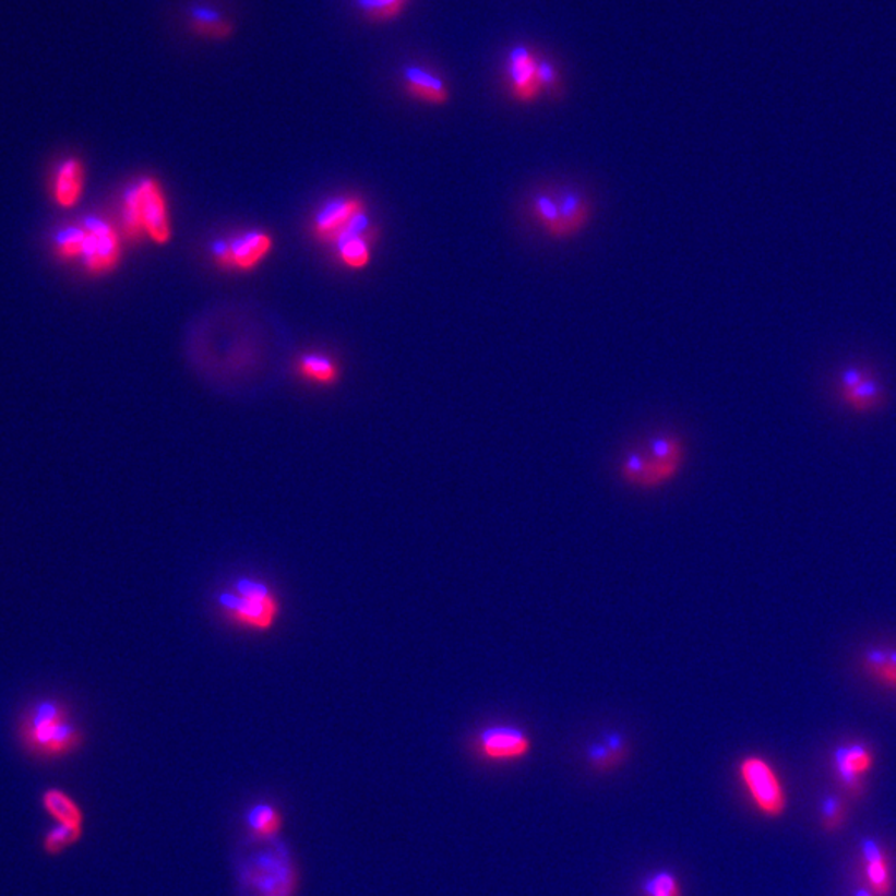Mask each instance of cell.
Wrapping results in <instances>:
<instances>
[{
    "label": "cell",
    "instance_id": "cell-1",
    "mask_svg": "<svg viewBox=\"0 0 896 896\" xmlns=\"http://www.w3.org/2000/svg\"><path fill=\"white\" fill-rule=\"evenodd\" d=\"M17 739L31 757L59 761L79 751L85 738L65 701L44 697L22 710L17 722Z\"/></svg>",
    "mask_w": 896,
    "mask_h": 896
},
{
    "label": "cell",
    "instance_id": "cell-2",
    "mask_svg": "<svg viewBox=\"0 0 896 896\" xmlns=\"http://www.w3.org/2000/svg\"><path fill=\"white\" fill-rule=\"evenodd\" d=\"M219 617L248 633H270L279 623L283 602L271 583L256 576H239L216 593Z\"/></svg>",
    "mask_w": 896,
    "mask_h": 896
},
{
    "label": "cell",
    "instance_id": "cell-3",
    "mask_svg": "<svg viewBox=\"0 0 896 896\" xmlns=\"http://www.w3.org/2000/svg\"><path fill=\"white\" fill-rule=\"evenodd\" d=\"M121 218L130 241H139L146 235L163 247L170 242L174 235L167 196L155 178H143L127 190Z\"/></svg>",
    "mask_w": 896,
    "mask_h": 896
},
{
    "label": "cell",
    "instance_id": "cell-4",
    "mask_svg": "<svg viewBox=\"0 0 896 896\" xmlns=\"http://www.w3.org/2000/svg\"><path fill=\"white\" fill-rule=\"evenodd\" d=\"M685 461V446L676 435L650 439L646 451H634L620 465L623 481L631 487L655 490L678 477Z\"/></svg>",
    "mask_w": 896,
    "mask_h": 896
},
{
    "label": "cell",
    "instance_id": "cell-5",
    "mask_svg": "<svg viewBox=\"0 0 896 896\" xmlns=\"http://www.w3.org/2000/svg\"><path fill=\"white\" fill-rule=\"evenodd\" d=\"M244 896H295L298 875L280 844L251 855L239 869Z\"/></svg>",
    "mask_w": 896,
    "mask_h": 896
},
{
    "label": "cell",
    "instance_id": "cell-6",
    "mask_svg": "<svg viewBox=\"0 0 896 896\" xmlns=\"http://www.w3.org/2000/svg\"><path fill=\"white\" fill-rule=\"evenodd\" d=\"M739 777L755 809L768 819H780L787 812L789 799L776 768L761 755H745L739 762Z\"/></svg>",
    "mask_w": 896,
    "mask_h": 896
},
{
    "label": "cell",
    "instance_id": "cell-7",
    "mask_svg": "<svg viewBox=\"0 0 896 896\" xmlns=\"http://www.w3.org/2000/svg\"><path fill=\"white\" fill-rule=\"evenodd\" d=\"M369 222L366 206L359 198H337L330 201L315 215L312 232L322 242L337 244L341 239L354 232H368Z\"/></svg>",
    "mask_w": 896,
    "mask_h": 896
},
{
    "label": "cell",
    "instance_id": "cell-8",
    "mask_svg": "<svg viewBox=\"0 0 896 896\" xmlns=\"http://www.w3.org/2000/svg\"><path fill=\"white\" fill-rule=\"evenodd\" d=\"M85 231L84 253L80 260L91 273L114 271L121 260V241L117 229L100 216H88L82 223Z\"/></svg>",
    "mask_w": 896,
    "mask_h": 896
},
{
    "label": "cell",
    "instance_id": "cell-9",
    "mask_svg": "<svg viewBox=\"0 0 896 896\" xmlns=\"http://www.w3.org/2000/svg\"><path fill=\"white\" fill-rule=\"evenodd\" d=\"M543 59L535 56L526 47L518 46L510 52L506 59V87L510 97L519 105L537 104L545 95L543 79H541Z\"/></svg>",
    "mask_w": 896,
    "mask_h": 896
},
{
    "label": "cell",
    "instance_id": "cell-10",
    "mask_svg": "<svg viewBox=\"0 0 896 896\" xmlns=\"http://www.w3.org/2000/svg\"><path fill=\"white\" fill-rule=\"evenodd\" d=\"M834 772L844 792L850 799H862L867 792V777L875 765V754L862 742H847L834 751Z\"/></svg>",
    "mask_w": 896,
    "mask_h": 896
},
{
    "label": "cell",
    "instance_id": "cell-11",
    "mask_svg": "<svg viewBox=\"0 0 896 896\" xmlns=\"http://www.w3.org/2000/svg\"><path fill=\"white\" fill-rule=\"evenodd\" d=\"M477 748L488 761L510 762L526 757L531 751V741L518 727L493 726L481 730Z\"/></svg>",
    "mask_w": 896,
    "mask_h": 896
},
{
    "label": "cell",
    "instance_id": "cell-12",
    "mask_svg": "<svg viewBox=\"0 0 896 896\" xmlns=\"http://www.w3.org/2000/svg\"><path fill=\"white\" fill-rule=\"evenodd\" d=\"M187 27L194 38L210 44L229 43L238 32L231 17L208 4H193L188 8Z\"/></svg>",
    "mask_w": 896,
    "mask_h": 896
},
{
    "label": "cell",
    "instance_id": "cell-13",
    "mask_svg": "<svg viewBox=\"0 0 896 896\" xmlns=\"http://www.w3.org/2000/svg\"><path fill=\"white\" fill-rule=\"evenodd\" d=\"M405 95L429 107H443L451 101V88L442 76L426 67H407L402 72Z\"/></svg>",
    "mask_w": 896,
    "mask_h": 896
},
{
    "label": "cell",
    "instance_id": "cell-14",
    "mask_svg": "<svg viewBox=\"0 0 896 896\" xmlns=\"http://www.w3.org/2000/svg\"><path fill=\"white\" fill-rule=\"evenodd\" d=\"M863 876L867 886L875 896H892L895 879H893L892 859L885 845L875 838H863L860 844Z\"/></svg>",
    "mask_w": 896,
    "mask_h": 896
},
{
    "label": "cell",
    "instance_id": "cell-15",
    "mask_svg": "<svg viewBox=\"0 0 896 896\" xmlns=\"http://www.w3.org/2000/svg\"><path fill=\"white\" fill-rule=\"evenodd\" d=\"M841 398L850 409L867 413L882 402V389L862 369L850 368L841 374Z\"/></svg>",
    "mask_w": 896,
    "mask_h": 896
},
{
    "label": "cell",
    "instance_id": "cell-16",
    "mask_svg": "<svg viewBox=\"0 0 896 896\" xmlns=\"http://www.w3.org/2000/svg\"><path fill=\"white\" fill-rule=\"evenodd\" d=\"M554 191H557L558 208H560L561 226H563V239L575 238L592 222V203L576 188L564 187Z\"/></svg>",
    "mask_w": 896,
    "mask_h": 896
},
{
    "label": "cell",
    "instance_id": "cell-17",
    "mask_svg": "<svg viewBox=\"0 0 896 896\" xmlns=\"http://www.w3.org/2000/svg\"><path fill=\"white\" fill-rule=\"evenodd\" d=\"M85 168L79 158H67L57 167L53 177V200L62 208H72L84 194Z\"/></svg>",
    "mask_w": 896,
    "mask_h": 896
},
{
    "label": "cell",
    "instance_id": "cell-18",
    "mask_svg": "<svg viewBox=\"0 0 896 896\" xmlns=\"http://www.w3.org/2000/svg\"><path fill=\"white\" fill-rule=\"evenodd\" d=\"M232 267L251 271L273 250V238L263 231H250L229 242Z\"/></svg>",
    "mask_w": 896,
    "mask_h": 896
},
{
    "label": "cell",
    "instance_id": "cell-19",
    "mask_svg": "<svg viewBox=\"0 0 896 896\" xmlns=\"http://www.w3.org/2000/svg\"><path fill=\"white\" fill-rule=\"evenodd\" d=\"M528 213L548 238L563 241V226H561L557 191L540 190L531 194L528 201Z\"/></svg>",
    "mask_w": 896,
    "mask_h": 896
},
{
    "label": "cell",
    "instance_id": "cell-20",
    "mask_svg": "<svg viewBox=\"0 0 896 896\" xmlns=\"http://www.w3.org/2000/svg\"><path fill=\"white\" fill-rule=\"evenodd\" d=\"M862 669L872 681L889 691H896L895 647H870L863 653Z\"/></svg>",
    "mask_w": 896,
    "mask_h": 896
},
{
    "label": "cell",
    "instance_id": "cell-21",
    "mask_svg": "<svg viewBox=\"0 0 896 896\" xmlns=\"http://www.w3.org/2000/svg\"><path fill=\"white\" fill-rule=\"evenodd\" d=\"M43 807L50 817L60 825L67 827L82 828L85 827L84 810L80 809L79 803L60 789H49L43 793Z\"/></svg>",
    "mask_w": 896,
    "mask_h": 896
},
{
    "label": "cell",
    "instance_id": "cell-22",
    "mask_svg": "<svg viewBox=\"0 0 896 896\" xmlns=\"http://www.w3.org/2000/svg\"><path fill=\"white\" fill-rule=\"evenodd\" d=\"M354 4L366 21L372 24H389L404 14L409 0H354Z\"/></svg>",
    "mask_w": 896,
    "mask_h": 896
},
{
    "label": "cell",
    "instance_id": "cell-23",
    "mask_svg": "<svg viewBox=\"0 0 896 896\" xmlns=\"http://www.w3.org/2000/svg\"><path fill=\"white\" fill-rule=\"evenodd\" d=\"M299 375L304 381L318 385H333L339 381V369L330 357L309 354L304 356L298 366Z\"/></svg>",
    "mask_w": 896,
    "mask_h": 896
},
{
    "label": "cell",
    "instance_id": "cell-24",
    "mask_svg": "<svg viewBox=\"0 0 896 896\" xmlns=\"http://www.w3.org/2000/svg\"><path fill=\"white\" fill-rule=\"evenodd\" d=\"M247 824L250 831L261 840H273L283 825L279 812L276 807L270 803H258L248 812Z\"/></svg>",
    "mask_w": 896,
    "mask_h": 896
},
{
    "label": "cell",
    "instance_id": "cell-25",
    "mask_svg": "<svg viewBox=\"0 0 896 896\" xmlns=\"http://www.w3.org/2000/svg\"><path fill=\"white\" fill-rule=\"evenodd\" d=\"M337 253L347 267L362 270L371 263V242L363 238V232H354L337 242Z\"/></svg>",
    "mask_w": 896,
    "mask_h": 896
},
{
    "label": "cell",
    "instance_id": "cell-26",
    "mask_svg": "<svg viewBox=\"0 0 896 896\" xmlns=\"http://www.w3.org/2000/svg\"><path fill=\"white\" fill-rule=\"evenodd\" d=\"M84 242L85 231L82 225L67 226L57 232L53 247H56L57 256L62 260H80L84 253Z\"/></svg>",
    "mask_w": 896,
    "mask_h": 896
},
{
    "label": "cell",
    "instance_id": "cell-27",
    "mask_svg": "<svg viewBox=\"0 0 896 896\" xmlns=\"http://www.w3.org/2000/svg\"><path fill=\"white\" fill-rule=\"evenodd\" d=\"M848 807L845 800L838 796H827L822 800L821 825L827 834H835L841 831L847 824Z\"/></svg>",
    "mask_w": 896,
    "mask_h": 896
},
{
    "label": "cell",
    "instance_id": "cell-28",
    "mask_svg": "<svg viewBox=\"0 0 896 896\" xmlns=\"http://www.w3.org/2000/svg\"><path fill=\"white\" fill-rule=\"evenodd\" d=\"M84 831L82 828L67 827V825L56 824V827L50 828L44 837V851L49 855H60L67 848L75 845L82 838Z\"/></svg>",
    "mask_w": 896,
    "mask_h": 896
},
{
    "label": "cell",
    "instance_id": "cell-29",
    "mask_svg": "<svg viewBox=\"0 0 896 896\" xmlns=\"http://www.w3.org/2000/svg\"><path fill=\"white\" fill-rule=\"evenodd\" d=\"M643 893L646 896H682V889L674 873L666 872V870L649 876L643 883Z\"/></svg>",
    "mask_w": 896,
    "mask_h": 896
},
{
    "label": "cell",
    "instance_id": "cell-30",
    "mask_svg": "<svg viewBox=\"0 0 896 896\" xmlns=\"http://www.w3.org/2000/svg\"><path fill=\"white\" fill-rule=\"evenodd\" d=\"M853 896H875L869 888L855 889Z\"/></svg>",
    "mask_w": 896,
    "mask_h": 896
}]
</instances>
